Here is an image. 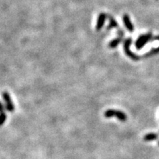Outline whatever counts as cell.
I'll return each instance as SVG.
<instances>
[{
	"label": "cell",
	"mask_w": 159,
	"mask_h": 159,
	"mask_svg": "<svg viewBox=\"0 0 159 159\" xmlns=\"http://www.w3.org/2000/svg\"><path fill=\"white\" fill-rule=\"evenodd\" d=\"M6 109L5 106L4 105L3 103L0 101V113H3V112H5V110Z\"/></svg>",
	"instance_id": "cell-12"
},
{
	"label": "cell",
	"mask_w": 159,
	"mask_h": 159,
	"mask_svg": "<svg viewBox=\"0 0 159 159\" xmlns=\"http://www.w3.org/2000/svg\"><path fill=\"white\" fill-rule=\"evenodd\" d=\"M158 135L157 133H153V132H150V133H147L144 136L143 139L145 141H154V140L158 139Z\"/></svg>",
	"instance_id": "cell-7"
},
{
	"label": "cell",
	"mask_w": 159,
	"mask_h": 159,
	"mask_svg": "<svg viewBox=\"0 0 159 159\" xmlns=\"http://www.w3.org/2000/svg\"><path fill=\"white\" fill-rule=\"evenodd\" d=\"M131 44H132V39L131 38H127V40L125 41V42H124V51H125V53L129 58H131L132 60H139V57L138 55H136L135 53L132 52L131 50V49H130Z\"/></svg>",
	"instance_id": "cell-2"
},
{
	"label": "cell",
	"mask_w": 159,
	"mask_h": 159,
	"mask_svg": "<svg viewBox=\"0 0 159 159\" xmlns=\"http://www.w3.org/2000/svg\"><path fill=\"white\" fill-rule=\"evenodd\" d=\"M120 42H121V38L114 39V40H113V41H111V42H110L109 44L110 48L114 49V48H116L117 46H118L119 44H120Z\"/></svg>",
	"instance_id": "cell-9"
},
{
	"label": "cell",
	"mask_w": 159,
	"mask_h": 159,
	"mask_svg": "<svg viewBox=\"0 0 159 159\" xmlns=\"http://www.w3.org/2000/svg\"><path fill=\"white\" fill-rule=\"evenodd\" d=\"M106 19V15L104 13H102L98 16V19H97V25H96V29H97V31H99V30H102V28L104 26L105 21Z\"/></svg>",
	"instance_id": "cell-5"
},
{
	"label": "cell",
	"mask_w": 159,
	"mask_h": 159,
	"mask_svg": "<svg viewBox=\"0 0 159 159\" xmlns=\"http://www.w3.org/2000/svg\"><path fill=\"white\" fill-rule=\"evenodd\" d=\"M115 117H117V119H119L121 122H125L127 120V117L126 113L125 112L122 111H117L116 110V115Z\"/></svg>",
	"instance_id": "cell-6"
},
{
	"label": "cell",
	"mask_w": 159,
	"mask_h": 159,
	"mask_svg": "<svg viewBox=\"0 0 159 159\" xmlns=\"http://www.w3.org/2000/svg\"><path fill=\"white\" fill-rule=\"evenodd\" d=\"M2 98H3L4 101H5V103L6 110L9 112L13 111L15 109L14 104L13 103L12 99H11V96H10L8 92L4 91L3 93H2Z\"/></svg>",
	"instance_id": "cell-3"
},
{
	"label": "cell",
	"mask_w": 159,
	"mask_h": 159,
	"mask_svg": "<svg viewBox=\"0 0 159 159\" xmlns=\"http://www.w3.org/2000/svg\"><path fill=\"white\" fill-rule=\"evenodd\" d=\"M122 20H123L124 25H125V27L127 28V30H128L130 32H133V30H134V27H133L132 21H131V19H130V16L127 14L123 15Z\"/></svg>",
	"instance_id": "cell-4"
},
{
	"label": "cell",
	"mask_w": 159,
	"mask_h": 159,
	"mask_svg": "<svg viewBox=\"0 0 159 159\" xmlns=\"http://www.w3.org/2000/svg\"><path fill=\"white\" fill-rule=\"evenodd\" d=\"M115 115H116V110L113 109H108L104 113L105 117L108 119L112 118L113 117H115Z\"/></svg>",
	"instance_id": "cell-8"
},
{
	"label": "cell",
	"mask_w": 159,
	"mask_h": 159,
	"mask_svg": "<svg viewBox=\"0 0 159 159\" xmlns=\"http://www.w3.org/2000/svg\"><path fill=\"white\" fill-rule=\"evenodd\" d=\"M7 120V114L5 112L0 113V126L3 125V124Z\"/></svg>",
	"instance_id": "cell-10"
},
{
	"label": "cell",
	"mask_w": 159,
	"mask_h": 159,
	"mask_svg": "<svg viewBox=\"0 0 159 159\" xmlns=\"http://www.w3.org/2000/svg\"><path fill=\"white\" fill-rule=\"evenodd\" d=\"M110 20V26L109 27H117V21H115L114 19H113V17H110L109 19Z\"/></svg>",
	"instance_id": "cell-11"
},
{
	"label": "cell",
	"mask_w": 159,
	"mask_h": 159,
	"mask_svg": "<svg viewBox=\"0 0 159 159\" xmlns=\"http://www.w3.org/2000/svg\"><path fill=\"white\" fill-rule=\"evenodd\" d=\"M158 145H159V141H158Z\"/></svg>",
	"instance_id": "cell-13"
},
{
	"label": "cell",
	"mask_w": 159,
	"mask_h": 159,
	"mask_svg": "<svg viewBox=\"0 0 159 159\" xmlns=\"http://www.w3.org/2000/svg\"><path fill=\"white\" fill-rule=\"evenodd\" d=\"M152 37V35L151 33H147L144 34V35H140L139 37H138V38L136 40V44H135L136 49L138 50H141V49L146 45V44L148 43L149 41L151 40Z\"/></svg>",
	"instance_id": "cell-1"
}]
</instances>
